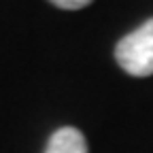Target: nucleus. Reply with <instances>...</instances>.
<instances>
[{"mask_svg": "<svg viewBox=\"0 0 153 153\" xmlns=\"http://www.w3.org/2000/svg\"><path fill=\"white\" fill-rule=\"evenodd\" d=\"M115 60L132 76L143 79L153 74V17L117 43Z\"/></svg>", "mask_w": 153, "mask_h": 153, "instance_id": "1", "label": "nucleus"}, {"mask_svg": "<svg viewBox=\"0 0 153 153\" xmlns=\"http://www.w3.org/2000/svg\"><path fill=\"white\" fill-rule=\"evenodd\" d=\"M45 153H87V140L76 128H60L51 134Z\"/></svg>", "mask_w": 153, "mask_h": 153, "instance_id": "2", "label": "nucleus"}, {"mask_svg": "<svg viewBox=\"0 0 153 153\" xmlns=\"http://www.w3.org/2000/svg\"><path fill=\"white\" fill-rule=\"evenodd\" d=\"M49 2L57 9H64V11H79V9L91 4L94 0H49Z\"/></svg>", "mask_w": 153, "mask_h": 153, "instance_id": "3", "label": "nucleus"}]
</instances>
